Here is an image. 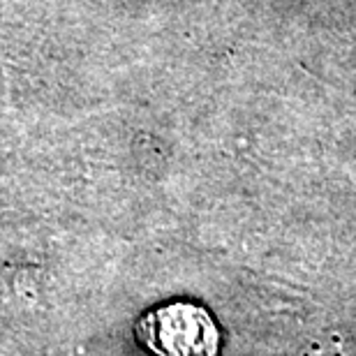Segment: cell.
Returning a JSON list of instances; mask_svg holds the SVG:
<instances>
[{"mask_svg":"<svg viewBox=\"0 0 356 356\" xmlns=\"http://www.w3.org/2000/svg\"><path fill=\"white\" fill-rule=\"evenodd\" d=\"M141 345L153 356H218L220 329L204 305L162 303L137 324Z\"/></svg>","mask_w":356,"mask_h":356,"instance_id":"1","label":"cell"}]
</instances>
